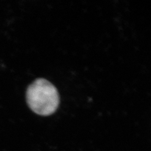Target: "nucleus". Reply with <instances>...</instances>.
Wrapping results in <instances>:
<instances>
[{"instance_id":"nucleus-1","label":"nucleus","mask_w":151,"mask_h":151,"mask_svg":"<svg viewBox=\"0 0 151 151\" xmlns=\"http://www.w3.org/2000/svg\"><path fill=\"white\" fill-rule=\"evenodd\" d=\"M27 100L35 113L47 116L54 113L58 107L60 96L55 87L44 78L34 81L27 88Z\"/></svg>"}]
</instances>
